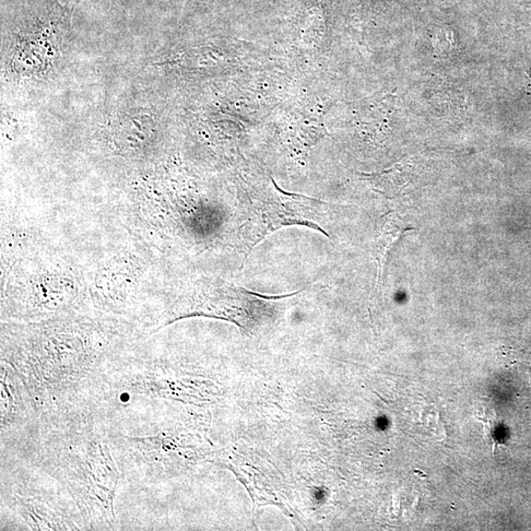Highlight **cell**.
<instances>
[{
    "instance_id": "cell-6",
    "label": "cell",
    "mask_w": 531,
    "mask_h": 531,
    "mask_svg": "<svg viewBox=\"0 0 531 531\" xmlns=\"http://www.w3.org/2000/svg\"><path fill=\"white\" fill-rule=\"evenodd\" d=\"M411 230L412 228L396 214L388 216L385 222L381 238L379 239V276L382 275V269L384 268L389 251L392 250L393 246L398 241L401 236Z\"/></svg>"
},
{
    "instance_id": "cell-5",
    "label": "cell",
    "mask_w": 531,
    "mask_h": 531,
    "mask_svg": "<svg viewBox=\"0 0 531 531\" xmlns=\"http://www.w3.org/2000/svg\"><path fill=\"white\" fill-rule=\"evenodd\" d=\"M40 418V412L28 388L15 369L2 361L0 372L2 451L25 439L37 427Z\"/></svg>"
},
{
    "instance_id": "cell-3",
    "label": "cell",
    "mask_w": 531,
    "mask_h": 531,
    "mask_svg": "<svg viewBox=\"0 0 531 531\" xmlns=\"http://www.w3.org/2000/svg\"><path fill=\"white\" fill-rule=\"evenodd\" d=\"M19 465L2 484V509L15 518L17 529L86 530L74 501L54 479Z\"/></svg>"
},
{
    "instance_id": "cell-2",
    "label": "cell",
    "mask_w": 531,
    "mask_h": 531,
    "mask_svg": "<svg viewBox=\"0 0 531 531\" xmlns=\"http://www.w3.org/2000/svg\"><path fill=\"white\" fill-rule=\"evenodd\" d=\"M54 479L74 501L86 530H114V500L123 478L104 413L40 418L30 435L2 453Z\"/></svg>"
},
{
    "instance_id": "cell-1",
    "label": "cell",
    "mask_w": 531,
    "mask_h": 531,
    "mask_svg": "<svg viewBox=\"0 0 531 531\" xmlns=\"http://www.w3.org/2000/svg\"><path fill=\"white\" fill-rule=\"evenodd\" d=\"M108 334L89 326L23 329L5 339L3 359L29 389L41 418L108 412L118 361Z\"/></svg>"
},
{
    "instance_id": "cell-4",
    "label": "cell",
    "mask_w": 531,
    "mask_h": 531,
    "mask_svg": "<svg viewBox=\"0 0 531 531\" xmlns=\"http://www.w3.org/2000/svg\"><path fill=\"white\" fill-rule=\"evenodd\" d=\"M110 432L115 462L123 477L155 482L171 478L202 457L196 435L176 428L159 433L127 435Z\"/></svg>"
}]
</instances>
